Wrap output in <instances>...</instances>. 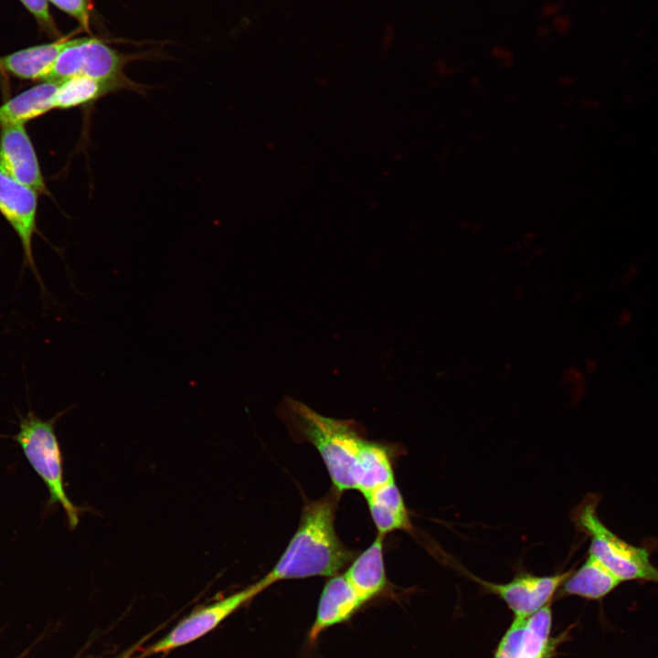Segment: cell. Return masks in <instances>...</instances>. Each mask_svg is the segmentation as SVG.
<instances>
[{
  "label": "cell",
  "mask_w": 658,
  "mask_h": 658,
  "mask_svg": "<svg viewBox=\"0 0 658 658\" xmlns=\"http://www.w3.org/2000/svg\"><path fill=\"white\" fill-rule=\"evenodd\" d=\"M340 495L334 488L304 505L296 532L264 576L270 586L281 580L333 577L351 561L353 553L339 539L334 527Z\"/></svg>",
  "instance_id": "obj_1"
},
{
  "label": "cell",
  "mask_w": 658,
  "mask_h": 658,
  "mask_svg": "<svg viewBox=\"0 0 658 658\" xmlns=\"http://www.w3.org/2000/svg\"><path fill=\"white\" fill-rule=\"evenodd\" d=\"M280 412L292 430L316 448L334 488L341 494L356 490L358 460L366 441L358 424L325 417L290 397L281 403Z\"/></svg>",
  "instance_id": "obj_2"
},
{
  "label": "cell",
  "mask_w": 658,
  "mask_h": 658,
  "mask_svg": "<svg viewBox=\"0 0 658 658\" xmlns=\"http://www.w3.org/2000/svg\"><path fill=\"white\" fill-rule=\"evenodd\" d=\"M599 497L586 496L572 511L576 527L590 538L589 554L594 556L621 582L649 581L658 584V568L644 547H635L620 538L600 519L597 514Z\"/></svg>",
  "instance_id": "obj_3"
},
{
  "label": "cell",
  "mask_w": 658,
  "mask_h": 658,
  "mask_svg": "<svg viewBox=\"0 0 658 658\" xmlns=\"http://www.w3.org/2000/svg\"><path fill=\"white\" fill-rule=\"evenodd\" d=\"M57 418L43 420L33 412L20 417L14 440L19 444L29 464L44 482L48 504H58L64 510L70 528L80 522V508L67 495L63 481L62 455L54 425Z\"/></svg>",
  "instance_id": "obj_4"
},
{
  "label": "cell",
  "mask_w": 658,
  "mask_h": 658,
  "mask_svg": "<svg viewBox=\"0 0 658 658\" xmlns=\"http://www.w3.org/2000/svg\"><path fill=\"white\" fill-rule=\"evenodd\" d=\"M269 587V583L263 577L256 583L234 594L196 609L164 638L144 649L141 657L169 652L201 638L214 630L239 607Z\"/></svg>",
  "instance_id": "obj_5"
},
{
  "label": "cell",
  "mask_w": 658,
  "mask_h": 658,
  "mask_svg": "<svg viewBox=\"0 0 658 658\" xmlns=\"http://www.w3.org/2000/svg\"><path fill=\"white\" fill-rule=\"evenodd\" d=\"M550 603L526 618H515L494 658H552L565 633L553 637Z\"/></svg>",
  "instance_id": "obj_6"
},
{
  "label": "cell",
  "mask_w": 658,
  "mask_h": 658,
  "mask_svg": "<svg viewBox=\"0 0 658 658\" xmlns=\"http://www.w3.org/2000/svg\"><path fill=\"white\" fill-rule=\"evenodd\" d=\"M572 570L551 575L522 574L506 583H493L470 576L484 589L496 595L514 613L515 618H526L548 605L556 591Z\"/></svg>",
  "instance_id": "obj_7"
},
{
  "label": "cell",
  "mask_w": 658,
  "mask_h": 658,
  "mask_svg": "<svg viewBox=\"0 0 658 658\" xmlns=\"http://www.w3.org/2000/svg\"><path fill=\"white\" fill-rule=\"evenodd\" d=\"M0 171L37 193H47L38 161L24 123L0 127Z\"/></svg>",
  "instance_id": "obj_8"
},
{
  "label": "cell",
  "mask_w": 658,
  "mask_h": 658,
  "mask_svg": "<svg viewBox=\"0 0 658 658\" xmlns=\"http://www.w3.org/2000/svg\"><path fill=\"white\" fill-rule=\"evenodd\" d=\"M37 194L0 171V212L18 236L25 258L34 270L32 238L36 231Z\"/></svg>",
  "instance_id": "obj_9"
},
{
  "label": "cell",
  "mask_w": 658,
  "mask_h": 658,
  "mask_svg": "<svg viewBox=\"0 0 658 658\" xmlns=\"http://www.w3.org/2000/svg\"><path fill=\"white\" fill-rule=\"evenodd\" d=\"M365 604L343 575H335L325 583L316 616L308 639L315 642L327 628L347 621Z\"/></svg>",
  "instance_id": "obj_10"
},
{
  "label": "cell",
  "mask_w": 658,
  "mask_h": 658,
  "mask_svg": "<svg viewBox=\"0 0 658 658\" xmlns=\"http://www.w3.org/2000/svg\"><path fill=\"white\" fill-rule=\"evenodd\" d=\"M384 536L378 534L344 574L365 603L382 593L387 585L383 557Z\"/></svg>",
  "instance_id": "obj_11"
},
{
  "label": "cell",
  "mask_w": 658,
  "mask_h": 658,
  "mask_svg": "<svg viewBox=\"0 0 658 658\" xmlns=\"http://www.w3.org/2000/svg\"><path fill=\"white\" fill-rule=\"evenodd\" d=\"M81 46V75L101 81L117 82L141 91L140 85L126 79L122 73V69L129 59L124 55L93 37H84Z\"/></svg>",
  "instance_id": "obj_12"
},
{
  "label": "cell",
  "mask_w": 658,
  "mask_h": 658,
  "mask_svg": "<svg viewBox=\"0 0 658 658\" xmlns=\"http://www.w3.org/2000/svg\"><path fill=\"white\" fill-rule=\"evenodd\" d=\"M365 498L379 535L412 529L408 509L395 480L371 491Z\"/></svg>",
  "instance_id": "obj_13"
},
{
  "label": "cell",
  "mask_w": 658,
  "mask_h": 658,
  "mask_svg": "<svg viewBox=\"0 0 658 658\" xmlns=\"http://www.w3.org/2000/svg\"><path fill=\"white\" fill-rule=\"evenodd\" d=\"M71 39L59 40L18 50L0 58V68L24 80H43L50 73L56 59Z\"/></svg>",
  "instance_id": "obj_14"
},
{
  "label": "cell",
  "mask_w": 658,
  "mask_h": 658,
  "mask_svg": "<svg viewBox=\"0 0 658 658\" xmlns=\"http://www.w3.org/2000/svg\"><path fill=\"white\" fill-rule=\"evenodd\" d=\"M620 583L603 564L589 554L585 562L576 571H571L562 586L567 595L597 600L610 593Z\"/></svg>",
  "instance_id": "obj_15"
},
{
  "label": "cell",
  "mask_w": 658,
  "mask_h": 658,
  "mask_svg": "<svg viewBox=\"0 0 658 658\" xmlns=\"http://www.w3.org/2000/svg\"><path fill=\"white\" fill-rule=\"evenodd\" d=\"M58 84L49 81L36 85L0 106V127L25 123L53 110V97Z\"/></svg>",
  "instance_id": "obj_16"
},
{
  "label": "cell",
  "mask_w": 658,
  "mask_h": 658,
  "mask_svg": "<svg viewBox=\"0 0 658 658\" xmlns=\"http://www.w3.org/2000/svg\"><path fill=\"white\" fill-rule=\"evenodd\" d=\"M395 480L387 450L366 440L356 469V490L365 496L376 488Z\"/></svg>",
  "instance_id": "obj_17"
},
{
  "label": "cell",
  "mask_w": 658,
  "mask_h": 658,
  "mask_svg": "<svg viewBox=\"0 0 658 658\" xmlns=\"http://www.w3.org/2000/svg\"><path fill=\"white\" fill-rule=\"evenodd\" d=\"M126 87L117 82L101 81L80 75L58 84L53 97V109H70L87 105L109 92Z\"/></svg>",
  "instance_id": "obj_18"
},
{
  "label": "cell",
  "mask_w": 658,
  "mask_h": 658,
  "mask_svg": "<svg viewBox=\"0 0 658 658\" xmlns=\"http://www.w3.org/2000/svg\"><path fill=\"white\" fill-rule=\"evenodd\" d=\"M83 38L71 39L61 51L45 81L61 83L70 78L81 75Z\"/></svg>",
  "instance_id": "obj_19"
},
{
  "label": "cell",
  "mask_w": 658,
  "mask_h": 658,
  "mask_svg": "<svg viewBox=\"0 0 658 658\" xmlns=\"http://www.w3.org/2000/svg\"><path fill=\"white\" fill-rule=\"evenodd\" d=\"M57 7L76 18L81 27L89 30L90 2L89 0H49Z\"/></svg>",
  "instance_id": "obj_20"
},
{
  "label": "cell",
  "mask_w": 658,
  "mask_h": 658,
  "mask_svg": "<svg viewBox=\"0 0 658 658\" xmlns=\"http://www.w3.org/2000/svg\"><path fill=\"white\" fill-rule=\"evenodd\" d=\"M24 6L33 15V16L51 33H56L57 29L52 17L49 14L48 0H20Z\"/></svg>",
  "instance_id": "obj_21"
},
{
  "label": "cell",
  "mask_w": 658,
  "mask_h": 658,
  "mask_svg": "<svg viewBox=\"0 0 658 658\" xmlns=\"http://www.w3.org/2000/svg\"><path fill=\"white\" fill-rule=\"evenodd\" d=\"M133 653H134L133 650H130L129 652H127L126 653H123L122 656H120L118 658H138V657L133 656Z\"/></svg>",
  "instance_id": "obj_22"
}]
</instances>
